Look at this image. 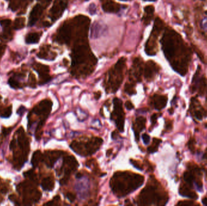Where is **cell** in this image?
<instances>
[{"mask_svg": "<svg viewBox=\"0 0 207 206\" xmlns=\"http://www.w3.org/2000/svg\"><path fill=\"white\" fill-rule=\"evenodd\" d=\"M113 107L114 109L111 113V119L115 121L118 130L121 132H123L124 131L126 114L123 110L122 100L118 97L114 98Z\"/></svg>", "mask_w": 207, "mask_h": 206, "instance_id": "cell-8", "label": "cell"}, {"mask_svg": "<svg viewBox=\"0 0 207 206\" xmlns=\"http://www.w3.org/2000/svg\"><path fill=\"white\" fill-rule=\"evenodd\" d=\"M126 63V58H122L108 71L104 81V87L107 93H114L120 88L124 78Z\"/></svg>", "mask_w": 207, "mask_h": 206, "instance_id": "cell-5", "label": "cell"}, {"mask_svg": "<svg viewBox=\"0 0 207 206\" xmlns=\"http://www.w3.org/2000/svg\"><path fill=\"white\" fill-rule=\"evenodd\" d=\"M179 193L183 197H189L193 200H197L198 198V195L196 192L191 191L189 188L185 185L181 186L179 189Z\"/></svg>", "mask_w": 207, "mask_h": 206, "instance_id": "cell-20", "label": "cell"}, {"mask_svg": "<svg viewBox=\"0 0 207 206\" xmlns=\"http://www.w3.org/2000/svg\"><path fill=\"white\" fill-rule=\"evenodd\" d=\"M41 187L46 191L53 190L55 187V179L53 177H47L44 178L41 183Z\"/></svg>", "mask_w": 207, "mask_h": 206, "instance_id": "cell-19", "label": "cell"}, {"mask_svg": "<svg viewBox=\"0 0 207 206\" xmlns=\"http://www.w3.org/2000/svg\"><path fill=\"white\" fill-rule=\"evenodd\" d=\"M26 109L25 107L21 106V107L18 109V113H19V114L20 116H22V115L24 114V112L26 111Z\"/></svg>", "mask_w": 207, "mask_h": 206, "instance_id": "cell-45", "label": "cell"}, {"mask_svg": "<svg viewBox=\"0 0 207 206\" xmlns=\"http://www.w3.org/2000/svg\"><path fill=\"white\" fill-rule=\"evenodd\" d=\"M202 203L205 205H207V198L206 197H205V198L202 199Z\"/></svg>", "mask_w": 207, "mask_h": 206, "instance_id": "cell-50", "label": "cell"}, {"mask_svg": "<svg viewBox=\"0 0 207 206\" xmlns=\"http://www.w3.org/2000/svg\"><path fill=\"white\" fill-rule=\"evenodd\" d=\"M162 27V21L158 18L156 19V21H155L153 30L151 33V35L146 44V50L147 53L149 55H154L156 53V40L158 39V37L159 35V33L161 31Z\"/></svg>", "mask_w": 207, "mask_h": 206, "instance_id": "cell-9", "label": "cell"}, {"mask_svg": "<svg viewBox=\"0 0 207 206\" xmlns=\"http://www.w3.org/2000/svg\"><path fill=\"white\" fill-rule=\"evenodd\" d=\"M194 139H191L189 142H188V147H189V149L192 151V152H194Z\"/></svg>", "mask_w": 207, "mask_h": 206, "instance_id": "cell-40", "label": "cell"}, {"mask_svg": "<svg viewBox=\"0 0 207 206\" xmlns=\"http://www.w3.org/2000/svg\"><path fill=\"white\" fill-rule=\"evenodd\" d=\"M102 9L106 12L117 13L119 11L121 5L109 0L102 5Z\"/></svg>", "mask_w": 207, "mask_h": 206, "instance_id": "cell-18", "label": "cell"}, {"mask_svg": "<svg viewBox=\"0 0 207 206\" xmlns=\"http://www.w3.org/2000/svg\"><path fill=\"white\" fill-rule=\"evenodd\" d=\"M167 100L166 96L155 94L151 98V105L154 109L160 111L166 107Z\"/></svg>", "mask_w": 207, "mask_h": 206, "instance_id": "cell-15", "label": "cell"}, {"mask_svg": "<svg viewBox=\"0 0 207 206\" xmlns=\"http://www.w3.org/2000/svg\"><path fill=\"white\" fill-rule=\"evenodd\" d=\"M169 112H170V114H173V109L171 108V109H169Z\"/></svg>", "mask_w": 207, "mask_h": 206, "instance_id": "cell-51", "label": "cell"}, {"mask_svg": "<svg viewBox=\"0 0 207 206\" xmlns=\"http://www.w3.org/2000/svg\"><path fill=\"white\" fill-rule=\"evenodd\" d=\"M142 140H143L144 144L147 145V144L149 143V142L150 141V137L148 134H147V133L143 134L142 136Z\"/></svg>", "mask_w": 207, "mask_h": 206, "instance_id": "cell-34", "label": "cell"}, {"mask_svg": "<svg viewBox=\"0 0 207 206\" xmlns=\"http://www.w3.org/2000/svg\"><path fill=\"white\" fill-rule=\"evenodd\" d=\"M5 50V46L0 44V57H1Z\"/></svg>", "mask_w": 207, "mask_h": 206, "instance_id": "cell-46", "label": "cell"}, {"mask_svg": "<svg viewBox=\"0 0 207 206\" xmlns=\"http://www.w3.org/2000/svg\"><path fill=\"white\" fill-rule=\"evenodd\" d=\"M9 83L10 85L13 88H16L19 87V84H18V82L16 80H14L13 79H10V80H9Z\"/></svg>", "mask_w": 207, "mask_h": 206, "instance_id": "cell-37", "label": "cell"}, {"mask_svg": "<svg viewBox=\"0 0 207 206\" xmlns=\"http://www.w3.org/2000/svg\"><path fill=\"white\" fill-rule=\"evenodd\" d=\"M35 69L37 71V72L39 75L40 77L42 79L43 84H44L47 81H49L50 80V76L49 75V67L40 64H37L35 66Z\"/></svg>", "mask_w": 207, "mask_h": 206, "instance_id": "cell-17", "label": "cell"}, {"mask_svg": "<svg viewBox=\"0 0 207 206\" xmlns=\"http://www.w3.org/2000/svg\"><path fill=\"white\" fill-rule=\"evenodd\" d=\"M86 165L90 168H92V169L94 170V172H95V173L97 175L99 176H102L103 175V173H102L99 169V167L98 165L97 161H96L95 159H90L89 160L86 161Z\"/></svg>", "mask_w": 207, "mask_h": 206, "instance_id": "cell-22", "label": "cell"}, {"mask_svg": "<svg viewBox=\"0 0 207 206\" xmlns=\"http://www.w3.org/2000/svg\"><path fill=\"white\" fill-rule=\"evenodd\" d=\"M147 119L143 116L138 117L136 120L133 123V130L134 133L136 141L138 142L139 141V134L140 133L145 129L146 125Z\"/></svg>", "mask_w": 207, "mask_h": 206, "instance_id": "cell-14", "label": "cell"}, {"mask_svg": "<svg viewBox=\"0 0 207 206\" xmlns=\"http://www.w3.org/2000/svg\"><path fill=\"white\" fill-rule=\"evenodd\" d=\"M201 26L202 28L205 31V32H207V17L204 18L201 23Z\"/></svg>", "mask_w": 207, "mask_h": 206, "instance_id": "cell-36", "label": "cell"}, {"mask_svg": "<svg viewBox=\"0 0 207 206\" xmlns=\"http://www.w3.org/2000/svg\"><path fill=\"white\" fill-rule=\"evenodd\" d=\"M11 113H12L11 107L10 108V109H9V108H8L5 111V112H4V115L2 116V117H6V118L9 117L10 116V114H11Z\"/></svg>", "mask_w": 207, "mask_h": 206, "instance_id": "cell-41", "label": "cell"}, {"mask_svg": "<svg viewBox=\"0 0 207 206\" xmlns=\"http://www.w3.org/2000/svg\"><path fill=\"white\" fill-rule=\"evenodd\" d=\"M124 92H126L130 96H132L136 94V91L135 90V84L131 83H126L124 87Z\"/></svg>", "mask_w": 207, "mask_h": 206, "instance_id": "cell-25", "label": "cell"}, {"mask_svg": "<svg viewBox=\"0 0 207 206\" xmlns=\"http://www.w3.org/2000/svg\"><path fill=\"white\" fill-rule=\"evenodd\" d=\"M125 106H126V108L128 110H131L132 109H133L134 108V105L132 104V102L130 100L126 101V104H125Z\"/></svg>", "mask_w": 207, "mask_h": 206, "instance_id": "cell-38", "label": "cell"}, {"mask_svg": "<svg viewBox=\"0 0 207 206\" xmlns=\"http://www.w3.org/2000/svg\"><path fill=\"white\" fill-rule=\"evenodd\" d=\"M206 102H207V99H206Z\"/></svg>", "mask_w": 207, "mask_h": 206, "instance_id": "cell-52", "label": "cell"}, {"mask_svg": "<svg viewBox=\"0 0 207 206\" xmlns=\"http://www.w3.org/2000/svg\"><path fill=\"white\" fill-rule=\"evenodd\" d=\"M66 197L71 202H74L76 200V195L74 193L67 192L66 194Z\"/></svg>", "mask_w": 207, "mask_h": 206, "instance_id": "cell-32", "label": "cell"}, {"mask_svg": "<svg viewBox=\"0 0 207 206\" xmlns=\"http://www.w3.org/2000/svg\"><path fill=\"white\" fill-rule=\"evenodd\" d=\"M38 1H39L40 2L43 3L44 4H46L47 5L49 4L51 2V0H38Z\"/></svg>", "mask_w": 207, "mask_h": 206, "instance_id": "cell-48", "label": "cell"}, {"mask_svg": "<svg viewBox=\"0 0 207 206\" xmlns=\"http://www.w3.org/2000/svg\"><path fill=\"white\" fill-rule=\"evenodd\" d=\"M119 136V134H118V130H115L114 131H113L112 134H111V138L112 139L116 140Z\"/></svg>", "mask_w": 207, "mask_h": 206, "instance_id": "cell-44", "label": "cell"}, {"mask_svg": "<svg viewBox=\"0 0 207 206\" xmlns=\"http://www.w3.org/2000/svg\"><path fill=\"white\" fill-rule=\"evenodd\" d=\"M96 63V59L87 44L81 43L76 45L72 53V75L79 78L91 75L95 70Z\"/></svg>", "mask_w": 207, "mask_h": 206, "instance_id": "cell-2", "label": "cell"}, {"mask_svg": "<svg viewBox=\"0 0 207 206\" xmlns=\"http://www.w3.org/2000/svg\"><path fill=\"white\" fill-rule=\"evenodd\" d=\"M43 12V7L40 4H36L32 9L29 16V25L32 26L37 22Z\"/></svg>", "mask_w": 207, "mask_h": 206, "instance_id": "cell-16", "label": "cell"}, {"mask_svg": "<svg viewBox=\"0 0 207 206\" xmlns=\"http://www.w3.org/2000/svg\"><path fill=\"white\" fill-rule=\"evenodd\" d=\"M25 18L19 17L16 18L14 22V28L15 30H19L23 28L25 26Z\"/></svg>", "mask_w": 207, "mask_h": 206, "instance_id": "cell-26", "label": "cell"}, {"mask_svg": "<svg viewBox=\"0 0 207 206\" xmlns=\"http://www.w3.org/2000/svg\"><path fill=\"white\" fill-rule=\"evenodd\" d=\"M0 24L3 27H9L10 25L11 24V21L10 19H4L0 21Z\"/></svg>", "mask_w": 207, "mask_h": 206, "instance_id": "cell-35", "label": "cell"}, {"mask_svg": "<svg viewBox=\"0 0 207 206\" xmlns=\"http://www.w3.org/2000/svg\"><path fill=\"white\" fill-rule=\"evenodd\" d=\"M43 158V157L42 156V154L41 153L40 151L35 152L33 155V157H32V163L33 166H36L38 165V163L41 160H42Z\"/></svg>", "mask_w": 207, "mask_h": 206, "instance_id": "cell-27", "label": "cell"}, {"mask_svg": "<svg viewBox=\"0 0 207 206\" xmlns=\"http://www.w3.org/2000/svg\"><path fill=\"white\" fill-rule=\"evenodd\" d=\"M94 94H95V98L96 100H98V99H99L101 97V92L100 91H98V92H95Z\"/></svg>", "mask_w": 207, "mask_h": 206, "instance_id": "cell-47", "label": "cell"}, {"mask_svg": "<svg viewBox=\"0 0 207 206\" xmlns=\"http://www.w3.org/2000/svg\"><path fill=\"white\" fill-rule=\"evenodd\" d=\"M199 92L201 94H203L205 92H207V79L202 77L199 82Z\"/></svg>", "mask_w": 207, "mask_h": 206, "instance_id": "cell-28", "label": "cell"}, {"mask_svg": "<svg viewBox=\"0 0 207 206\" xmlns=\"http://www.w3.org/2000/svg\"><path fill=\"white\" fill-rule=\"evenodd\" d=\"M130 163H131V164L134 168H136V169H138L139 170H141L143 169V164L141 163V162L140 161L133 160V159H130Z\"/></svg>", "mask_w": 207, "mask_h": 206, "instance_id": "cell-30", "label": "cell"}, {"mask_svg": "<svg viewBox=\"0 0 207 206\" xmlns=\"http://www.w3.org/2000/svg\"><path fill=\"white\" fill-rule=\"evenodd\" d=\"M144 176L130 171H119L114 173L110 181V187L116 196L122 198L140 188Z\"/></svg>", "mask_w": 207, "mask_h": 206, "instance_id": "cell-3", "label": "cell"}, {"mask_svg": "<svg viewBox=\"0 0 207 206\" xmlns=\"http://www.w3.org/2000/svg\"><path fill=\"white\" fill-rule=\"evenodd\" d=\"M183 178L188 184L191 185L194 180V177L192 172H185L183 174Z\"/></svg>", "mask_w": 207, "mask_h": 206, "instance_id": "cell-29", "label": "cell"}, {"mask_svg": "<svg viewBox=\"0 0 207 206\" xmlns=\"http://www.w3.org/2000/svg\"><path fill=\"white\" fill-rule=\"evenodd\" d=\"M103 140L98 137H81L74 140L70 147L78 155L82 157H87L97 152L102 145Z\"/></svg>", "mask_w": 207, "mask_h": 206, "instance_id": "cell-6", "label": "cell"}, {"mask_svg": "<svg viewBox=\"0 0 207 206\" xmlns=\"http://www.w3.org/2000/svg\"><path fill=\"white\" fill-rule=\"evenodd\" d=\"M112 151H113V150H112L111 149L107 150V153H106L107 157H109V156L111 155V153H112Z\"/></svg>", "mask_w": 207, "mask_h": 206, "instance_id": "cell-49", "label": "cell"}, {"mask_svg": "<svg viewBox=\"0 0 207 206\" xmlns=\"http://www.w3.org/2000/svg\"><path fill=\"white\" fill-rule=\"evenodd\" d=\"M66 7L63 0H55L54 5L50 10V17L52 21H56L63 14Z\"/></svg>", "mask_w": 207, "mask_h": 206, "instance_id": "cell-11", "label": "cell"}, {"mask_svg": "<svg viewBox=\"0 0 207 206\" xmlns=\"http://www.w3.org/2000/svg\"><path fill=\"white\" fill-rule=\"evenodd\" d=\"M161 43L164 54L173 69L184 76L187 72L190 56L189 50L179 34L173 30H168L163 34Z\"/></svg>", "mask_w": 207, "mask_h": 206, "instance_id": "cell-1", "label": "cell"}, {"mask_svg": "<svg viewBox=\"0 0 207 206\" xmlns=\"http://www.w3.org/2000/svg\"><path fill=\"white\" fill-rule=\"evenodd\" d=\"M66 153L61 151H50L45 154L44 157L47 166L49 168H53L56 161L61 157L64 156Z\"/></svg>", "mask_w": 207, "mask_h": 206, "instance_id": "cell-13", "label": "cell"}, {"mask_svg": "<svg viewBox=\"0 0 207 206\" xmlns=\"http://www.w3.org/2000/svg\"><path fill=\"white\" fill-rule=\"evenodd\" d=\"M158 118V114H154L151 117V123L152 125L154 126L156 125V123L157 122V120Z\"/></svg>", "mask_w": 207, "mask_h": 206, "instance_id": "cell-39", "label": "cell"}, {"mask_svg": "<svg viewBox=\"0 0 207 206\" xmlns=\"http://www.w3.org/2000/svg\"><path fill=\"white\" fill-rule=\"evenodd\" d=\"M159 70V67L153 61H149L143 67V76L147 81L152 80Z\"/></svg>", "mask_w": 207, "mask_h": 206, "instance_id": "cell-12", "label": "cell"}, {"mask_svg": "<svg viewBox=\"0 0 207 206\" xmlns=\"http://www.w3.org/2000/svg\"><path fill=\"white\" fill-rule=\"evenodd\" d=\"M162 142V140L159 139L157 138H153V142L151 143V145L148 147L147 151L149 153H154L158 150V148L160 145L161 143Z\"/></svg>", "mask_w": 207, "mask_h": 206, "instance_id": "cell-24", "label": "cell"}, {"mask_svg": "<svg viewBox=\"0 0 207 206\" xmlns=\"http://www.w3.org/2000/svg\"><path fill=\"white\" fill-rule=\"evenodd\" d=\"M179 206H190L194 205L193 201H181L177 204Z\"/></svg>", "mask_w": 207, "mask_h": 206, "instance_id": "cell-33", "label": "cell"}, {"mask_svg": "<svg viewBox=\"0 0 207 206\" xmlns=\"http://www.w3.org/2000/svg\"><path fill=\"white\" fill-rule=\"evenodd\" d=\"M143 74V63L140 59L136 58L134 60L133 65L129 71V80L131 83L136 84L142 80V76Z\"/></svg>", "mask_w": 207, "mask_h": 206, "instance_id": "cell-10", "label": "cell"}, {"mask_svg": "<svg viewBox=\"0 0 207 206\" xmlns=\"http://www.w3.org/2000/svg\"><path fill=\"white\" fill-rule=\"evenodd\" d=\"M172 128V121L168 120L165 123V129L167 130H170Z\"/></svg>", "mask_w": 207, "mask_h": 206, "instance_id": "cell-43", "label": "cell"}, {"mask_svg": "<svg viewBox=\"0 0 207 206\" xmlns=\"http://www.w3.org/2000/svg\"><path fill=\"white\" fill-rule=\"evenodd\" d=\"M61 201V198L58 195L56 196L55 197H54V200L51 201H49L48 202H47L46 204H45V205H57L59 204L58 202H59V201Z\"/></svg>", "mask_w": 207, "mask_h": 206, "instance_id": "cell-31", "label": "cell"}, {"mask_svg": "<svg viewBox=\"0 0 207 206\" xmlns=\"http://www.w3.org/2000/svg\"><path fill=\"white\" fill-rule=\"evenodd\" d=\"M154 13V7L152 6H148L145 8V14L143 20L146 24H148L153 18Z\"/></svg>", "mask_w": 207, "mask_h": 206, "instance_id": "cell-21", "label": "cell"}, {"mask_svg": "<svg viewBox=\"0 0 207 206\" xmlns=\"http://www.w3.org/2000/svg\"><path fill=\"white\" fill-rule=\"evenodd\" d=\"M79 166V163L76 158L72 155H69L67 153L65 154L63 158V164L59 169L56 170V173L58 176L64 174L63 177L59 180L61 186L67 184L71 174L74 173Z\"/></svg>", "mask_w": 207, "mask_h": 206, "instance_id": "cell-7", "label": "cell"}, {"mask_svg": "<svg viewBox=\"0 0 207 206\" xmlns=\"http://www.w3.org/2000/svg\"><path fill=\"white\" fill-rule=\"evenodd\" d=\"M40 35L38 33L34 32L28 34L26 38V42L29 44H36L39 42Z\"/></svg>", "mask_w": 207, "mask_h": 206, "instance_id": "cell-23", "label": "cell"}, {"mask_svg": "<svg viewBox=\"0 0 207 206\" xmlns=\"http://www.w3.org/2000/svg\"><path fill=\"white\" fill-rule=\"evenodd\" d=\"M194 116L196 117V119L198 120H201L202 119V114L199 111H196L194 112Z\"/></svg>", "mask_w": 207, "mask_h": 206, "instance_id": "cell-42", "label": "cell"}, {"mask_svg": "<svg viewBox=\"0 0 207 206\" xmlns=\"http://www.w3.org/2000/svg\"><path fill=\"white\" fill-rule=\"evenodd\" d=\"M168 195L163 191L159 183L154 176H150L148 182L137 197L139 205H162L167 203Z\"/></svg>", "mask_w": 207, "mask_h": 206, "instance_id": "cell-4", "label": "cell"}]
</instances>
